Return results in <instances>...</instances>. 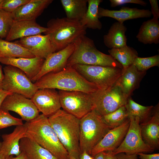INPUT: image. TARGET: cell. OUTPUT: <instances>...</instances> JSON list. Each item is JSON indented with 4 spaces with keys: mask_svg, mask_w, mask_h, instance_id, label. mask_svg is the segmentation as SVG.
<instances>
[{
    "mask_svg": "<svg viewBox=\"0 0 159 159\" xmlns=\"http://www.w3.org/2000/svg\"><path fill=\"white\" fill-rule=\"evenodd\" d=\"M34 83L39 89L49 88L66 91H81L90 94L100 90L71 66H67L58 72L47 73Z\"/></svg>",
    "mask_w": 159,
    "mask_h": 159,
    "instance_id": "cell-1",
    "label": "cell"
},
{
    "mask_svg": "<svg viewBox=\"0 0 159 159\" xmlns=\"http://www.w3.org/2000/svg\"><path fill=\"white\" fill-rule=\"evenodd\" d=\"M25 124L26 137L48 150L58 159H69L67 151L60 142L48 117L41 114Z\"/></svg>",
    "mask_w": 159,
    "mask_h": 159,
    "instance_id": "cell-2",
    "label": "cell"
},
{
    "mask_svg": "<svg viewBox=\"0 0 159 159\" xmlns=\"http://www.w3.org/2000/svg\"><path fill=\"white\" fill-rule=\"evenodd\" d=\"M48 119L69 155L79 159L80 119L61 109Z\"/></svg>",
    "mask_w": 159,
    "mask_h": 159,
    "instance_id": "cell-3",
    "label": "cell"
},
{
    "mask_svg": "<svg viewBox=\"0 0 159 159\" xmlns=\"http://www.w3.org/2000/svg\"><path fill=\"white\" fill-rule=\"evenodd\" d=\"M74 44V50L68 60L67 66L82 64L123 69L122 65L110 55L98 50L94 41L85 35L79 37Z\"/></svg>",
    "mask_w": 159,
    "mask_h": 159,
    "instance_id": "cell-4",
    "label": "cell"
},
{
    "mask_svg": "<svg viewBox=\"0 0 159 159\" xmlns=\"http://www.w3.org/2000/svg\"><path fill=\"white\" fill-rule=\"evenodd\" d=\"M46 31L52 44L57 52L74 43L80 37L86 34V26L80 22L66 17L52 18L47 24Z\"/></svg>",
    "mask_w": 159,
    "mask_h": 159,
    "instance_id": "cell-5",
    "label": "cell"
},
{
    "mask_svg": "<svg viewBox=\"0 0 159 159\" xmlns=\"http://www.w3.org/2000/svg\"><path fill=\"white\" fill-rule=\"evenodd\" d=\"M80 124L81 152L85 151L90 155L93 148L111 128L95 109L80 119Z\"/></svg>",
    "mask_w": 159,
    "mask_h": 159,
    "instance_id": "cell-6",
    "label": "cell"
},
{
    "mask_svg": "<svg viewBox=\"0 0 159 159\" xmlns=\"http://www.w3.org/2000/svg\"><path fill=\"white\" fill-rule=\"evenodd\" d=\"M72 67L100 90H105L115 85L123 71V69L110 66L75 64Z\"/></svg>",
    "mask_w": 159,
    "mask_h": 159,
    "instance_id": "cell-7",
    "label": "cell"
},
{
    "mask_svg": "<svg viewBox=\"0 0 159 159\" xmlns=\"http://www.w3.org/2000/svg\"><path fill=\"white\" fill-rule=\"evenodd\" d=\"M58 93L63 110L80 119L94 109L93 93L61 90Z\"/></svg>",
    "mask_w": 159,
    "mask_h": 159,
    "instance_id": "cell-8",
    "label": "cell"
},
{
    "mask_svg": "<svg viewBox=\"0 0 159 159\" xmlns=\"http://www.w3.org/2000/svg\"><path fill=\"white\" fill-rule=\"evenodd\" d=\"M2 89L31 99L39 89L23 71L14 66L7 65L3 68Z\"/></svg>",
    "mask_w": 159,
    "mask_h": 159,
    "instance_id": "cell-9",
    "label": "cell"
},
{
    "mask_svg": "<svg viewBox=\"0 0 159 159\" xmlns=\"http://www.w3.org/2000/svg\"><path fill=\"white\" fill-rule=\"evenodd\" d=\"M94 109L103 116L125 105L128 99L115 84L105 90H99L93 93Z\"/></svg>",
    "mask_w": 159,
    "mask_h": 159,
    "instance_id": "cell-10",
    "label": "cell"
},
{
    "mask_svg": "<svg viewBox=\"0 0 159 159\" xmlns=\"http://www.w3.org/2000/svg\"><path fill=\"white\" fill-rule=\"evenodd\" d=\"M130 125L127 133L119 146L112 151L113 154L120 153L137 154L139 153L150 152L155 149L146 144L141 135L140 120L138 117L129 116Z\"/></svg>",
    "mask_w": 159,
    "mask_h": 159,
    "instance_id": "cell-11",
    "label": "cell"
},
{
    "mask_svg": "<svg viewBox=\"0 0 159 159\" xmlns=\"http://www.w3.org/2000/svg\"><path fill=\"white\" fill-rule=\"evenodd\" d=\"M1 108L17 113L22 120L26 122L34 120L39 115V112L30 99L15 93L5 98Z\"/></svg>",
    "mask_w": 159,
    "mask_h": 159,
    "instance_id": "cell-12",
    "label": "cell"
},
{
    "mask_svg": "<svg viewBox=\"0 0 159 159\" xmlns=\"http://www.w3.org/2000/svg\"><path fill=\"white\" fill-rule=\"evenodd\" d=\"M39 112L49 117L61 109L58 92L55 89H39L30 99Z\"/></svg>",
    "mask_w": 159,
    "mask_h": 159,
    "instance_id": "cell-13",
    "label": "cell"
},
{
    "mask_svg": "<svg viewBox=\"0 0 159 159\" xmlns=\"http://www.w3.org/2000/svg\"><path fill=\"white\" fill-rule=\"evenodd\" d=\"M74 49V44L73 43L63 49L49 55L45 59L39 72L32 80V82L34 83L47 73L58 72L66 67L68 60Z\"/></svg>",
    "mask_w": 159,
    "mask_h": 159,
    "instance_id": "cell-14",
    "label": "cell"
},
{
    "mask_svg": "<svg viewBox=\"0 0 159 159\" xmlns=\"http://www.w3.org/2000/svg\"><path fill=\"white\" fill-rule=\"evenodd\" d=\"M129 118L121 125L110 129L92 149L90 155L94 157L102 152L113 151L120 145L128 130Z\"/></svg>",
    "mask_w": 159,
    "mask_h": 159,
    "instance_id": "cell-15",
    "label": "cell"
},
{
    "mask_svg": "<svg viewBox=\"0 0 159 159\" xmlns=\"http://www.w3.org/2000/svg\"><path fill=\"white\" fill-rule=\"evenodd\" d=\"M14 42L27 49L35 57L44 59L51 53L56 52L47 35L31 36Z\"/></svg>",
    "mask_w": 159,
    "mask_h": 159,
    "instance_id": "cell-16",
    "label": "cell"
},
{
    "mask_svg": "<svg viewBox=\"0 0 159 159\" xmlns=\"http://www.w3.org/2000/svg\"><path fill=\"white\" fill-rule=\"evenodd\" d=\"M143 140L147 145L155 150L159 147V105L154 107L149 117L140 123Z\"/></svg>",
    "mask_w": 159,
    "mask_h": 159,
    "instance_id": "cell-17",
    "label": "cell"
},
{
    "mask_svg": "<svg viewBox=\"0 0 159 159\" xmlns=\"http://www.w3.org/2000/svg\"><path fill=\"white\" fill-rule=\"evenodd\" d=\"M47 29V27L38 24L36 20H14L5 40L11 42L18 39L41 34L44 33Z\"/></svg>",
    "mask_w": 159,
    "mask_h": 159,
    "instance_id": "cell-18",
    "label": "cell"
},
{
    "mask_svg": "<svg viewBox=\"0 0 159 159\" xmlns=\"http://www.w3.org/2000/svg\"><path fill=\"white\" fill-rule=\"evenodd\" d=\"M44 60L45 59L37 57L32 58L0 57V62L19 68L25 73L31 81L39 72Z\"/></svg>",
    "mask_w": 159,
    "mask_h": 159,
    "instance_id": "cell-19",
    "label": "cell"
},
{
    "mask_svg": "<svg viewBox=\"0 0 159 159\" xmlns=\"http://www.w3.org/2000/svg\"><path fill=\"white\" fill-rule=\"evenodd\" d=\"M146 72L138 71L132 64L123 69L122 72L115 84L120 88L124 95L128 98L135 89L139 87L140 83L146 74Z\"/></svg>",
    "mask_w": 159,
    "mask_h": 159,
    "instance_id": "cell-20",
    "label": "cell"
},
{
    "mask_svg": "<svg viewBox=\"0 0 159 159\" xmlns=\"http://www.w3.org/2000/svg\"><path fill=\"white\" fill-rule=\"evenodd\" d=\"M152 15L150 11L148 9L124 6L122 7L119 10H110L99 6L98 10L99 18L109 17L121 23L129 19L150 17Z\"/></svg>",
    "mask_w": 159,
    "mask_h": 159,
    "instance_id": "cell-21",
    "label": "cell"
},
{
    "mask_svg": "<svg viewBox=\"0 0 159 159\" xmlns=\"http://www.w3.org/2000/svg\"><path fill=\"white\" fill-rule=\"evenodd\" d=\"M53 1V0H30L12 13L14 20H36Z\"/></svg>",
    "mask_w": 159,
    "mask_h": 159,
    "instance_id": "cell-22",
    "label": "cell"
},
{
    "mask_svg": "<svg viewBox=\"0 0 159 159\" xmlns=\"http://www.w3.org/2000/svg\"><path fill=\"white\" fill-rule=\"evenodd\" d=\"M26 128L25 124L16 126L13 131L1 135V148L8 157L19 155L21 153L19 143L22 138L26 137Z\"/></svg>",
    "mask_w": 159,
    "mask_h": 159,
    "instance_id": "cell-23",
    "label": "cell"
},
{
    "mask_svg": "<svg viewBox=\"0 0 159 159\" xmlns=\"http://www.w3.org/2000/svg\"><path fill=\"white\" fill-rule=\"evenodd\" d=\"M127 30L123 23L118 21L113 23L107 33L103 36L105 45L110 49L121 47L127 45V39L125 35Z\"/></svg>",
    "mask_w": 159,
    "mask_h": 159,
    "instance_id": "cell-24",
    "label": "cell"
},
{
    "mask_svg": "<svg viewBox=\"0 0 159 159\" xmlns=\"http://www.w3.org/2000/svg\"><path fill=\"white\" fill-rule=\"evenodd\" d=\"M138 41L144 44L159 43V21L153 18L144 22L136 36Z\"/></svg>",
    "mask_w": 159,
    "mask_h": 159,
    "instance_id": "cell-25",
    "label": "cell"
},
{
    "mask_svg": "<svg viewBox=\"0 0 159 159\" xmlns=\"http://www.w3.org/2000/svg\"><path fill=\"white\" fill-rule=\"evenodd\" d=\"M21 151L24 152L29 159H58L49 151L27 137L20 140Z\"/></svg>",
    "mask_w": 159,
    "mask_h": 159,
    "instance_id": "cell-26",
    "label": "cell"
},
{
    "mask_svg": "<svg viewBox=\"0 0 159 159\" xmlns=\"http://www.w3.org/2000/svg\"><path fill=\"white\" fill-rule=\"evenodd\" d=\"M60 2L68 19L80 21L87 9V0H61Z\"/></svg>",
    "mask_w": 159,
    "mask_h": 159,
    "instance_id": "cell-27",
    "label": "cell"
},
{
    "mask_svg": "<svg viewBox=\"0 0 159 159\" xmlns=\"http://www.w3.org/2000/svg\"><path fill=\"white\" fill-rule=\"evenodd\" d=\"M35 56L27 49L15 43L0 39V57L32 58Z\"/></svg>",
    "mask_w": 159,
    "mask_h": 159,
    "instance_id": "cell-28",
    "label": "cell"
},
{
    "mask_svg": "<svg viewBox=\"0 0 159 159\" xmlns=\"http://www.w3.org/2000/svg\"><path fill=\"white\" fill-rule=\"evenodd\" d=\"M102 0H87V9L83 18L80 21L83 26L93 29L100 30L102 27L98 16V10Z\"/></svg>",
    "mask_w": 159,
    "mask_h": 159,
    "instance_id": "cell-29",
    "label": "cell"
},
{
    "mask_svg": "<svg viewBox=\"0 0 159 159\" xmlns=\"http://www.w3.org/2000/svg\"><path fill=\"white\" fill-rule=\"evenodd\" d=\"M108 52L111 56L122 65L124 69L132 65L135 58L138 57L137 51L127 45L110 49Z\"/></svg>",
    "mask_w": 159,
    "mask_h": 159,
    "instance_id": "cell-30",
    "label": "cell"
},
{
    "mask_svg": "<svg viewBox=\"0 0 159 159\" xmlns=\"http://www.w3.org/2000/svg\"><path fill=\"white\" fill-rule=\"evenodd\" d=\"M125 107L129 116L138 117L140 120V123L146 120L150 117L154 106H144L135 102L131 98L128 99Z\"/></svg>",
    "mask_w": 159,
    "mask_h": 159,
    "instance_id": "cell-31",
    "label": "cell"
},
{
    "mask_svg": "<svg viewBox=\"0 0 159 159\" xmlns=\"http://www.w3.org/2000/svg\"><path fill=\"white\" fill-rule=\"evenodd\" d=\"M102 117L105 122L111 129L121 125L129 119L128 112L125 105Z\"/></svg>",
    "mask_w": 159,
    "mask_h": 159,
    "instance_id": "cell-32",
    "label": "cell"
},
{
    "mask_svg": "<svg viewBox=\"0 0 159 159\" xmlns=\"http://www.w3.org/2000/svg\"><path fill=\"white\" fill-rule=\"evenodd\" d=\"M133 64L138 71L146 72L151 67L159 66V55H156L147 57H138L135 59Z\"/></svg>",
    "mask_w": 159,
    "mask_h": 159,
    "instance_id": "cell-33",
    "label": "cell"
},
{
    "mask_svg": "<svg viewBox=\"0 0 159 159\" xmlns=\"http://www.w3.org/2000/svg\"><path fill=\"white\" fill-rule=\"evenodd\" d=\"M14 21L12 13L0 9V39L6 37Z\"/></svg>",
    "mask_w": 159,
    "mask_h": 159,
    "instance_id": "cell-34",
    "label": "cell"
},
{
    "mask_svg": "<svg viewBox=\"0 0 159 159\" xmlns=\"http://www.w3.org/2000/svg\"><path fill=\"white\" fill-rule=\"evenodd\" d=\"M23 120L12 116L9 111L1 108L0 109V129L12 126H19L24 124Z\"/></svg>",
    "mask_w": 159,
    "mask_h": 159,
    "instance_id": "cell-35",
    "label": "cell"
},
{
    "mask_svg": "<svg viewBox=\"0 0 159 159\" xmlns=\"http://www.w3.org/2000/svg\"><path fill=\"white\" fill-rule=\"evenodd\" d=\"M30 0H4L1 9L13 13L18 8L28 2Z\"/></svg>",
    "mask_w": 159,
    "mask_h": 159,
    "instance_id": "cell-36",
    "label": "cell"
},
{
    "mask_svg": "<svg viewBox=\"0 0 159 159\" xmlns=\"http://www.w3.org/2000/svg\"><path fill=\"white\" fill-rule=\"evenodd\" d=\"M110 5L112 7H115L122 4L132 3L137 4L146 6L147 3L146 2L142 0H110Z\"/></svg>",
    "mask_w": 159,
    "mask_h": 159,
    "instance_id": "cell-37",
    "label": "cell"
},
{
    "mask_svg": "<svg viewBox=\"0 0 159 159\" xmlns=\"http://www.w3.org/2000/svg\"><path fill=\"white\" fill-rule=\"evenodd\" d=\"M151 6V12L153 17L158 19L159 18V10L157 0H149Z\"/></svg>",
    "mask_w": 159,
    "mask_h": 159,
    "instance_id": "cell-38",
    "label": "cell"
},
{
    "mask_svg": "<svg viewBox=\"0 0 159 159\" xmlns=\"http://www.w3.org/2000/svg\"><path fill=\"white\" fill-rule=\"evenodd\" d=\"M139 156L140 159H159V153L147 154L143 153H139L137 154Z\"/></svg>",
    "mask_w": 159,
    "mask_h": 159,
    "instance_id": "cell-39",
    "label": "cell"
},
{
    "mask_svg": "<svg viewBox=\"0 0 159 159\" xmlns=\"http://www.w3.org/2000/svg\"><path fill=\"white\" fill-rule=\"evenodd\" d=\"M117 159H138V155L136 154H128L120 153L116 155Z\"/></svg>",
    "mask_w": 159,
    "mask_h": 159,
    "instance_id": "cell-40",
    "label": "cell"
},
{
    "mask_svg": "<svg viewBox=\"0 0 159 159\" xmlns=\"http://www.w3.org/2000/svg\"><path fill=\"white\" fill-rule=\"evenodd\" d=\"M13 93L3 89L0 90V109L2 104L5 98L9 95Z\"/></svg>",
    "mask_w": 159,
    "mask_h": 159,
    "instance_id": "cell-41",
    "label": "cell"
},
{
    "mask_svg": "<svg viewBox=\"0 0 159 159\" xmlns=\"http://www.w3.org/2000/svg\"><path fill=\"white\" fill-rule=\"evenodd\" d=\"M7 159H29L26 155L21 151V153L18 156L14 157L13 155L9 156Z\"/></svg>",
    "mask_w": 159,
    "mask_h": 159,
    "instance_id": "cell-42",
    "label": "cell"
},
{
    "mask_svg": "<svg viewBox=\"0 0 159 159\" xmlns=\"http://www.w3.org/2000/svg\"><path fill=\"white\" fill-rule=\"evenodd\" d=\"M105 159H117L116 155L113 154L112 151L105 152Z\"/></svg>",
    "mask_w": 159,
    "mask_h": 159,
    "instance_id": "cell-43",
    "label": "cell"
},
{
    "mask_svg": "<svg viewBox=\"0 0 159 159\" xmlns=\"http://www.w3.org/2000/svg\"><path fill=\"white\" fill-rule=\"evenodd\" d=\"M94 157L90 156L86 151H84L82 153L79 159H94Z\"/></svg>",
    "mask_w": 159,
    "mask_h": 159,
    "instance_id": "cell-44",
    "label": "cell"
},
{
    "mask_svg": "<svg viewBox=\"0 0 159 159\" xmlns=\"http://www.w3.org/2000/svg\"><path fill=\"white\" fill-rule=\"evenodd\" d=\"M4 78V74L3 73L2 67L0 64V90L2 89L3 82Z\"/></svg>",
    "mask_w": 159,
    "mask_h": 159,
    "instance_id": "cell-45",
    "label": "cell"
},
{
    "mask_svg": "<svg viewBox=\"0 0 159 159\" xmlns=\"http://www.w3.org/2000/svg\"><path fill=\"white\" fill-rule=\"evenodd\" d=\"M105 152L100 153L96 155L94 159H105Z\"/></svg>",
    "mask_w": 159,
    "mask_h": 159,
    "instance_id": "cell-46",
    "label": "cell"
},
{
    "mask_svg": "<svg viewBox=\"0 0 159 159\" xmlns=\"http://www.w3.org/2000/svg\"><path fill=\"white\" fill-rule=\"evenodd\" d=\"M8 157L2 149L1 142H0V159H7Z\"/></svg>",
    "mask_w": 159,
    "mask_h": 159,
    "instance_id": "cell-47",
    "label": "cell"
},
{
    "mask_svg": "<svg viewBox=\"0 0 159 159\" xmlns=\"http://www.w3.org/2000/svg\"><path fill=\"white\" fill-rule=\"evenodd\" d=\"M4 1V0H0V9H1V7Z\"/></svg>",
    "mask_w": 159,
    "mask_h": 159,
    "instance_id": "cell-48",
    "label": "cell"
},
{
    "mask_svg": "<svg viewBox=\"0 0 159 159\" xmlns=\"http://www.w3.org/2000/svg\"><path fill=\"white\" fill-rule=\"evenodd\" d=\"M69 159H77L75 158L73 156H71V155L69 156Z\"/></svg>",
    "mask_w": 159,
    "mask_h": 159,
    "instance_id": "cell-49",
    "label": "cell"
}]
</instances>
